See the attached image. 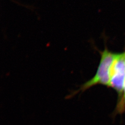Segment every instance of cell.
I'll return each mask as SVG.
<instances>
[{
    "mask_svg": "<svg viewBox=\"0 0 125 125\" xmlns=\"http://www.w3.org/2000/svg\"><path fill=\"white\" fill-rule=\"evenodd\" d=\"M125 82V52L117 54L110 69V87L119 95V102L123 95Z\"/></svg>",
    "mask_w": 125,
    "mask_h": 125,
    "instance_id": "7a4b0ae2",
    "label": "cell"
},
{
    "mask_svg": "<svg viewBox=\"0 0 125 125\" xmlns=\"http://www.w3.org/2000/svg\"><path fill=\"white\" fill-rule=\"evenodd\" d=\"M101 55L100 62L94 77L81 85L79 89L73 91L67 96L68 98H72L80 92H84L95 85L101 84L110 87V69L117 54L113 53L106 48L101 52Z\"/></svg>",
    "mask_w": 125,
    "mask_h": 125,
    "instance_id": "6da1fadb",
    "label": "cell"
},
{
    "mask_svg": "<svg viewBox=\"0 0 125 125\" xmlns=\"http://www.w3.org/2000/svg\"><path fill=\"white\" fill-rule=\"evenodd\" d=\"M125 110V82L124 89V93L123 97L121 99V101L118 103L117 106V109L118 113H122L124 112Z\"/></svg>",
    "mask_w": 125,
    "mask_h": 125,
    "instance_id": "3957f363",
    "label": "cell"
}]
</instances>
